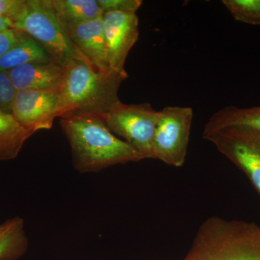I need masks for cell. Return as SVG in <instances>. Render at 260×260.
Masks as SVG:
<instances>
[{"label": "cell", "mask_w": 260, "mask_h": 260, "mask_svg": "<svg viewBox=\"0 0 260 260\" xmlns=\"http://www.w3.org/2000/svg\"><path fill=\"white\" fill-rule=\"evenodd\" d=\"M59 123L71 148L73 167L80 174L144 160L131 145L111 132L101 116L73 114L60 118Z\"/></svg>", "instance_id": "6da1fadb"}, {"label": "cell", "mask_w": 260, "mask_h": 260, "mask_svg": "<svg viewBox=\"0 0 260 260\" xmlns=\"http://www.w3.org/2000/svg\"><path fill=\"white\" fill-rule=\"evenodd\" d=\"M51 61L53 59L44 47L25 34L16 45L0 58V71L8 72L30 63Z\"/></svg>", "instance_id": "9a60e30c"}, {"label": "cell", "mask_w": 260, "mask_h": 260, "mask_svg": "<svg viewBox=\"0 0 260 260\" xmlns=\"http://www.w3.org/2000/svg\"><path fill=\"white\" fill-rule=\"evenodd\" d=\"M66 67L54 61L30 63L8 71L17 91L25 90L59 91Z\"/></svg>", "instance_id": "8fae6325"}, {"label": "cell", "mask_w": 260, "mask_h": 260, "mask_svg": "<svg viewBox=\"0 0 260 260\" xmlns=\"http://www.w3.org/2000/svg\"><path fill=\"white\" fill-rule=\"evenodd\" d=\"M203 138L246 174L260 196L259 134L244 128L227 127L203 132Z\"/></svg>", "instance_id": "52a82bcc"}, {"label": "cell", "mask_w": 260, "mask_h": 260, "mask_svg": "<svg viewBox=\"0 0 260 260\" xmlns=\"http://www.w3.org/2000/svg\"><path fill=\"white\" fill-rule=\"evenodd\" d=\"M61 24H78L101 18L104 15L97 0H52Z\"/></svg>", "instance_id": "2e32d148"}, {"label": "cell", "mask_w": 260, "mask_h": 260, "mask_svg": "<svg viewBox=\"0 0 260 260\" xmlns=\"http://www.w3.org/2000/svg\"><path fill=\"white\" fill-rule=\"evenodd\" d=\"M193 110L188 107H166L160 111L154 137L155 159L181 167L187 154Z\"/></svg>", "instance_id": "8992f818"}, {"label": "cell", "mask_w": 260, "mask_h": 260, "mask_svg": "<svg viewBox=\"0 0 260 260\" xmlns=\"http://www.w3.org/2000/svg\"><path fill=\"white\" fill-rule=\"evenodd\" d=\"M222 3L237 21L260 25V0H223Z\"/></svg>", "instance_id": "e0dca14e"}, {"label": "cell", "mask_w": 260, "mask_h": 260, "mask_svg": "<svg viewBox=\"0 0 260 260\" xmlns=\"http://www.w3.org/2000/svg\"><path fill=\"white\" fill-rule=\"evenodd\" d=\"M108 61L112 71L128 75L124 64L132 48L139 38L137 13L107 12L103 15Z\"/></svg>", "instance_id": "9c48e42d"}, {"label": "cell", "mask_w": 260, "mask_h": 260, "mask_svg": "<svg viewBox=\"0 0 260 260\" xmlns=\"http://www.w3.org/2000/svg\"><path fill=\"white\" fill-rule=\"evenodd\" d=\"M25 35V32L11 28L0 32V58L14 47Z\"/></svg>", "instance_id": "44dd1931"}, {"label": "cell", "mask_w": 260, "mask_h": 260, "mask_svg": "<svg viewBox=\"0 0 260 260\" xmlns=\"http://www.w3.org/2000/svg\"><path fill=\"white\" fill-rule=\"evenodd\" d=\"M12 114L21 125L37 133L52 128L54 119L62 117L64 107L59 91H17Z\"/></svg>", "instance_id": "ba28073f"}, {"label": "cell", "mask_w": 260, "mask_h": 260, "mask_svg": "<svg viewBox=\"0 0 260 260\" xmlns=\"http://www.w3.org/2000/svg\"><path fill=\"white\" fill-rule=\"evenodd\" d=\"M160 111L149 103L125 104L119 102L102 119L115 135L131 145L145 159H155L154 137Z\"/></svg>", "instance_id": "5b68a950"}, {"label": "cell", "mask_w": 260, "mask_h": 260, "mask_svg": "<svg viewBox=\"0 0 260 260\" xmlns=\"http://www.w3.org/2000/svg\"><path fill=\"white\" fill-rule=\"evenodd\" d=\"M256 133H257V132H256ZM258 133V134H259V137H260V133Z\"/></svg>", "instance_id": "603a6c76"}, {"label": "cell", "mask_w": 260, "mask_h": 260, "mask_svg": "<svg viewBox=\"0 0 260 260\" xmlns=\"http://www.w3.org/2000/svg\"><path fill=\"white\" fill-rule=\"evenodd\" d=\"M73 45L99 71H112L108 61L104 21L101 18L78 24H61Z\"/></svg>", "instance_id": "30bf717a"}, {"label": "cell", "mask_w": 260, "mask_h": 260, "mask_svg": "<svg viewBox=\"0 0 260 260\" xmlns=\"http://www.w3.org/2000/svg\"><path fill=\"white\" fill-rule=\"evenodd\" d=\"M14 28L35 39L58 64L65 66L72 60H80L90 65L65 34L52 0H26V9Z\"/></svg>", "instance_id": "277c9868"}, {"label": "cell", "mask_w": 260, "mask_h": 260, "mask_svg": "<svg viewBox=\"0 0 260 260\" xmlns=\"http://www.w3.org/2000/svg\"><path fill=\"white\" fill-rule=\"evenodd\" d=\"M240 127L260 133V106L239 108L234 106L223 107L210 116L204 131Z\"/></svg>", "instance_id": "7c38bea8"}, {"label": "cell", "mask_w": 260, "mask_h": 260, "mask_svg": "<svg viewBox=\"0 0 260 260\" xmlns=\"http://www.w3.org/2000/svg\"><path fill=\"white\" fill-rule=\"evenodd\" d=\"M97 3L104 13L107 12L136 13L143 2L141 0H97Z\"/></svg>", "instance_id": "d6986e66"}, {"label": "cell", "mask_w": 260, "mask_h": 260, "mask_svg": "<svg viewBox=\"0 0 260 260\" xmlns=\"http://www.w3.org/2000/svg\"><path fill=\"white\" fill-rule=\"evenodd\" d=\"M28 238L21 217L8 218L0 224V260H17L26 252Z\"/></svg>", "instance_id": "5bb4252c"}, {"label": "cell", "mask_w": 260, "mask_h": 260, "mask_svg": "<svg viewBox=\"0 0 260 260\" xmlns=\"http://www.w3.org/2000/svg\"><path fill=\"white\" fill-rule=\"evenodd\" d=\"M11 28H14L13 22L10 19L0 17V32Z\"/></svg>", "instance_id": "7402d4cb"}, {"label": "cell", "mask_w": 260, "mask_h": 260, "mask_svg": "<svg viewBox=\"0 0 260 260\" xmlns=\"http://www.w3.org/2000/svg\"><path fill=\"white\" fill-rule=\"evenodd\" d=\"M35 133L21 125L13 114L0 111V161L16 158L26 140Z\"/></svg>", "instance_id": "4fadbf2b"}, {"label": "cell", "mask_w": 260, "mask_h": 260, "mask_svg": "<svg viewBox=\"0 0 260 260\" xmlns=\"http://www.w3.org/2000/svg\"><path fill=\"white\" fill-rule=\"evenodd\" d=\"M181 260H260V226L213 216L200 225Z\"/></svg>", "instance_id": "3957f363"}, {"label": "cell", "mask_w": 260, "mask_h": 260, "mask_svg": "<svg viewBox=\"0 0 260 260\" xmlns=\"http://www.w3.org/2000/svg\"><path fill=\"white\" fill-rule=\"evenodd\" d=\"M65 67L59 90L64 107L62 117L73 114L104 115L120 102L118 93L128 75L99 71L80 60H72Z\"/></svg>", "instance_id": "7a4b0ae2"}, {"label": "cell", "mask_w": 260, "mask_h": 260, "mask_svg": "<svg viewBox=\"0 0 260 260\" xmlns=\"http://www.w3.org/2000/svg\"><path fill=\"white\" fill-rule=\"evenodd\" d=\"M16 93L8 72L0 71V111L12 114Z\"/></svg>", "instance_id": "ac0fdd59"}, {"label": "cell", "mask_w": 260, "mask_h": 260, "mask_svg": "<svg viewBox=\"0 0 260 260\" xmlns=\"http://www.w3.org/2000/svg\"><path fill=\"white\" fill-rule=\"evenodd\" d=\"M26 0H0V17L10 19L13 23L23 16Z\"/></svg>", "instance_id": "ffe728a7"}]
</instances>
